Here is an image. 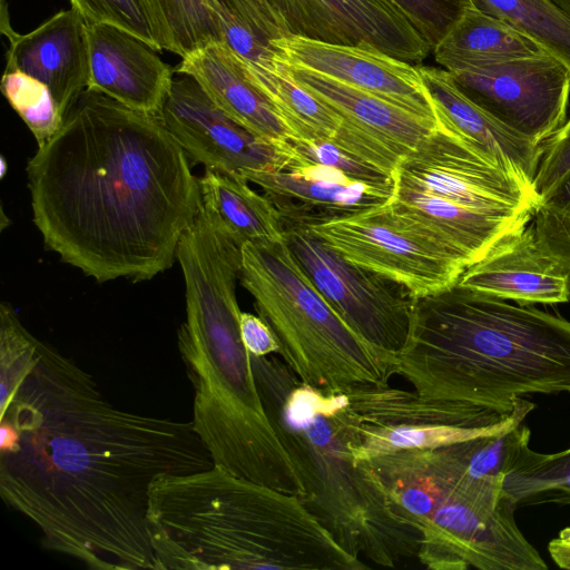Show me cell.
Wrapping results in <instances>:
<instances>
[{"label":"cell","instance_id":"cell-1","mask_svg":"<svg viewBox=\"0 0 570 570\" xmlns=\"http://www.w3.org/2000/svg\"><path fill=\"white\" fill-rule=\"evenodd\" d=\"M0 494L42 546L94 570H157L155 481L214 462L191 422L119 409L92 374L0 309Z\"/></svg>","mask_w":570,"mask_h":570},{"label":"cell","instance_id":"cell-2","mask_svg":"<svg viewBox=\"0 0 570 570\" xmlns=\"http://www.w3.org/2000/svg\"><path fill=\"white\" fill-rule=\"evenodd\" d=\"M27 176L46 246L99 283L171 267L202 206L189 158L160 117L89 89Z\"/></svg>","mask_w":570,"mask_h":570},{"label":"cell","instance_id":"cell-3","mask_svg":"<svg viewBox=\"0 0 570 570\" xmlns=\"http://www.w3.org/2000/svg\"><path fill=\"white\" fill-rule=\"evenodd\" d=\"M186 320L177 346L193 387L195 433L214 465L301 498L303 484L272 426L239 327L240 246L202 206L177 250Z\"/></svg>","mask_w":570,"mask_h":570},{"label":"cell","instance_id":"cell-4","mask_svg":"<svg viewBox=\"0 0 570 570\" xmlns=\"http://www.w3.org/2000/svg\"><path fill=\"white\" fill-rule=\"evenodd\" d=\"M397 360L417 393L501 422L521 399L570 393V321L455 284L413 301Z\"/></svg>","mask_w":570,"mask_h":570},{"label":"cell","instance_id":"cell-5","mask_svg":"<svg viewBox=\"0 0 570 570\" xmlns=\"http://www.w3.org/2000/svg\"><path fill=\"white\" fill-rule=\"evenodd\" d=\"M147 521L158 570L368 569L297 495L218 465L155 481Z\"/></svg>","mask_w":570,"mask_h":570},{"label":"cell","instance_id":"cell-6","mask_svg":"<svg viewBox=\"0 0 570 570\" xmlns=\"http://www.w3.org/2000/svg\"><path fill=\"white\" fill-rule=\"evenodd\" d=\"M250 357L265 412L303 484L304 505L361 559L394 568L416 557L420 532L371 464L355 460L335 394L303 383L276 356Z\"/></svg>","mask_w":570,"mask_h":570},{"label":"cell","instance_id":"cell-7","mask_svg":"<svg viewBox=\"0 0 570 570\" xmlns=\"http://www.w3.org/2000/svg\"><path fill=\"white\" fill-rule=\"evenodd\" d=\"M399 513L420 532L416 558L432 570H546L517 524L505 475L476 478L451 445L367 461Z\"/></svg>","mask_w":570,"mask_h":570},{"label":"cell","instance_id":"cell-8","mask_svg":"<svg viewBox=\"0 0 570 570\" xmlns=\"http://www.w3.org/2000/svg\"><path fill=\"white\" fill-rule=\"evenodd\" d=\"M239 279L273 331L282 360L303 383L338 392L389 384L397 374V355L373 346L337 315L285 239L242 244Z\"/></svg>","mask_w":570,"mask_h":570},{"label":"cell","instance_id":"cell-9","mask_svg":"<svg viewBox=\"0 0 570 570\" xmlns=\"http://www.w3.org/2000/svg\"><path fill=\"white\" fill-rule=\"evenodd\" d=\"M357 462L410 449H436L521 423L535 404L521 399L514 413L494 422L462 404L389 384H356L333 392Z\"/></svg>","mask_w":570,"mask_h":570},{"label":"cell","instance_id":"cell-10","mask_svg":"<svg viewBox=\"0 0 570 570\" xmlns=\"http://www.w3.org/2000/svg\"><path fill=\"white\" fill-rule=\"evenodd\" d=\"M393 179L463 207L534 216L541 205L533 181L436 120L435 128L399 163Z\"/></svg>","mask_w":570,"mask_h":570},{"label":"cell","instance_id":"cell-11","mask_svg":"<svg viewBox=\"0 0 570 570\" xmlns=\"http://www.w3.org/2000/svg\"><path fill=\"white\" fill-rule=\"evenodd\" d=\"M306 228L346 261L402 285L414 299L454 286L466 268L454 253L402 224L385 205Z\"/></svg>","mask_w":570,"mask_h":570},{"label":"cell","instance_id":"cell-12","mask_svg":"<svg viewBox=\"0 0 570 570\" xmlns=\"http://www.w3.org/2000/svg\"><path fill=\"white\" fill-rule=\"evenodd\" d=\"M285 240L313 285L361 337L397 355L410 327L414 298L400 284L342 257L308 228L283 225Z\"/></svg>","mask_w":570,"mask_h":570},{"label":"cell","instance_id":"cell-13","mask_svg":"<svg viewBox=\"0 0 570 570\" xmlns=\"http://www.w3.org/2000/svg\"><path fill=\"white\" fill-rule=\"evenodd\" d=\"M449 72L470 99L539 145L567 121L570 71L551 53Z\"/></svg>","mask_w":570,"mask_h":570},{"label":"cell","instance_id":"cell-14","mask_svg":"<svg viewBox=\"0 0 570 570\" xmlns=\"http://www.w3.org/2000/svg\"><path fill=\"white\" fill-rule=\"evenodd\" d=\"M181 76L174 78L160 119L189 160L244 179L252 170L284 166L287 159L275 144L233 120L194 78Z\"/></svg>","mask_w":570,"mask_h":570},{"label":"cell","instance_id":"cell-15","mask_svg":"<svg viewBox=\"0 0 570 570\" xmlns=\"http://www.w3.org/2000/svg\"><path fill=\"white\" fill-rule=\"evenodd\" d=\"M287 67L298 83L344 120L334 144L391 175L401 159L436 126L435 119L362 89L317 72Z\"/></svg>","mask_w":570,"mask_h":570},{"label":"cell","instance_id":"cell-16","mask_svg":"<svg viewBox=\"0 0 570 570\" xmlns=\"http://www.w3.org/2000/svg\"><path fill=\"white\" fill-rule=\"evenodd\" d=\"M289 36L376 48L410 63L430 46L390 0H267Z\"/></svg>","mask_w":570,"mask_h":570},{"label":"cell","instance_id":"cell-17","mask_svg":"<svg viewBox=\"0 0 570 570\" xmlns=\"http://www.w3.org/2000/svg\"><path fill=\"white\" fill-rule=\"evenodd\" d=\"M274 45L287 66L317 72L435 119L419 69L410 62L368 46L334 45L298 36L275 39Z\"/></svg>","mask_w":570,"mask_h":570},{"label":"cell","instance_id":"cell-18","mask_svg":"<svg viewBox=\"0 0 570 570\" xmlns=\"http://www.w3.org/2000/svg\"><path fill=\"white\" fill-rule=\"evenodd\" d=\"M246 180L263 190L283 225L304 227L383 206L394 191L354 180L330 166L292 159L277 169L252 170Z\"/></svg>","mask_w":570,"mask_h":570},{"label":"cell","instance_id":"cell-19","mask_svg":"<svg viewBox=\"0 0 570 570\" xmlns=\"http://www.w3.org/2000/svg\"><path fill=\"white\" fill-rule=\"evenodd\" d=\"M87 89L124 106L160 117L174 81L158 50L132 33L107 23L88 22Z\"/></svg>","mask_w":570,"mask_h":570},{"label":"cell","instance_id":"cell-20","mask_svg":"<svg viewBox=\"0 0 570 570\" xmlns=\"http://www.w3.org/2000/svg\"><path fill=\"white\" fill-rule=\"evenodd\" d=\"M456 285L519 305L570 301V274L539 247L529 224L503 237L482 259L466 267Z\"/></svg>","mask_w":570,"mask_h":570},{"label":"cell","instance_id":"cell-21","mask_svg":"<svg viewBox=\"0 0 570 570\" xmlns=\"http://www.w3.org/2000/svg\"><path fill=\"white\" fill-rule=\"evenodd\" d=\"M8 38L4 71H21L43 82L66 117L88 87L87 20L73 8L61 10L24 35L8 27Z\"/></svg>","mask_w":570,"mask_h":570},{"label":"cell","instance_id":"cell-22","mask_svg":"<svg viewBox=\"0 0 570 570\" xmlns=\"http://www.w3.org/2000/svg\"><path fill=\"white\" fill-rule=\"evenodd\" d=\"M385 206L402 224L454 253L466 267L482 259L498 242L533 218L475 210L396 181L393 196Z\"/></svg>","mask_w":570,"mask_h":570},{"label":"cell","instance_id":"cell-23","mask_svg":"<svg viewBox=\"0 0 570 570\" xmlns=\"http://www.w3.org/2000/svg\"><path fill=\"white\" fill-rule=\"evenodd\" d=\"M177 71L194 78L220 110L257 137L276 144L293 136L252 80L244 60L225 42L181 58Z\"/></svg>","mask_w":570,"mask_h":570},{"label":"cell","instance_id":"cell-24","mask_svg":"<svg viewBox=\"0 0 570 570\" xmlns=\"http://www.w3.org/2000/svg\"><path fill=\"white\" fill-rule=\"evenodd\" d=\"M435 119L480 146L509 169L534 180L541 145L515 132L470 99L445 69L417 66Z\"/></svg>","mask_w":570,"mask_h":570},{"label":"cell","instance_id":"cell-25","mask_svg":"<svg viewBox=\"0 0 570 570\" xmlns=\"http://www.w3.org/2000/svg\"><path fill=\"white\" fill-rule=\"evenodd\" d=\"M433 53L438 63L453 71L549 52L532 37L473 7L433 49Z\"/></svg>","mask_w":570,"mask_h":570},{"label":"cell","instance_id":"cell-26","mask_svg":"<svg viewBox=\"0 0 570 570\" xmlns=\"http://www.w3.org/2000/svg\"><path fill=\"white\" fill-rule=\"evenodd\" d=\"M203 203L242 246L245 242H282V219L264 195L255 191L246 179L210 169L198 178Z\"/></svg>","mask_w":570,"mask_h":570},{"label":"cell","instance_id":"cell-27","mask_svg":"<svg viewBox=\"0 0 570 570\" xmlns=\"http://www.w3.org/2000/svg\"><path fill=\"white\" fill-rule=\"evenodd\" d=\"M245 65L254 83L272 104L293 136L335 142L344 120L298 83L286 63L283 62L276 69L256 68L246 62Z\"/></svg>","mask_w":570,"mask_h":570},{"label":"cell","instance_id":"cell-28","mask_svg":"<svg viewBox=\"0 0 570 570\" xmlns=\"http://www.w3.org/2000/svg\"><path fill=\"white\" fill-rule=\"evenodd\" d=\"M517 508L546 503L570 504V448L539 453L525 444L503 481Z\"/></svg>","mask_w":570,"mask_h":570},{"label":"cell","instance_id":"cell-29","mask_svg":"<svg viewBox=\"0 0 570 570\" xmlns=\"http://www.w3.org/2000/svg\"><path fill=\"white\" fill-rule=\"evenodd\" d=\"M474 4L535 39L570 71V19L551 0H474Z\"/></svg>","mask_w":570,"mask_h":570},{"label":"cell","instance_id":"cell-30","mask_svg":"<svg viewBox=\"0 0 570 570\" xmlns=\"http://www.w3.org/2000/svg\"><path fill=\"white\" fill-rule=\"evenodd\" d=\"M87 22L121 28L151 47L173 52V40L156 0H70Z\"/></svg>","mask_w":570,"mask_h":570},{"label":"cell","instance_id":"cell-31","mask_svg":"<svg viewBox=\"0 0 570 570\" xmlns=\"http://www.w3.org/2000/svg\"><path fill=\"white\" fill-rule=\"evenodd\" d=\"M1 91L36 138L38 147L62 127L65 116L50 89L38 79L21 71H4Z\"/></svg>","mask_w":570,"mask_h":570},{"label":"cell","instance_id":"cell-32","mask_svg":"<svg viewBox=\"0 0 570 570\" xmlns=\"http://www.w3.org/2000/svg\"><path fill=\"white\" fill-rule=\"evenodd\" d=\"M531 431L523 422L503 431L450 444L476 478L505 475L521 449L530 443Z\"/></svg>","mask_w":570,"mask_h":570},{"label":"cell","instance_id":"cell-33","mask_svg":"<svg viewBox=\"0 0 570 570\" xmlns=\"http://www.w3.org/2000/svg\"><path fill=\"white\" fill-rule=\"evenodd\" d=\"M275 145L286 159L330 166L354 180L376 188L394 190L393 175L366 163L330 140L288 136Z\"/></svg>","mask_w":570,"mask_h":570},{"label":"cell","instance_id":"cell-34","mask_svg":"<svg viewBox=\"0 0 570 570\" xmlns=\"http://www.w3.org/2000/svg\"><path fill=\"white\" fill-rule=\"evenodd\" d=\"M173 40V52L185 58L210 43L224 42L207 0H156Z\"/></svg>","mask_w":570,"mask_h":570},{"label":"cell","instance_id":"cell-35","mask_svg":"<svg viewBox=\"0 0 570 570\" xmlns=\"http://www.w3.org/2000/svg\"><path fill=\"white\" fill-rule=\"evenodd\" d=\"M433 50L474 0H390Z\"/></svg>","mask_w":570,"mask_h":570},{"label":"cell","instance_id":"cell-36","mask_svg":"<svg viewBox=\"0 0 570 570\" xmlns=\"http://www.w3.org/2000/svg\"><path fill=\"white\" fill-rule=\"evenodd\" d=\"M570 173V118L541 144V159L533 180L541 202Z\"/></svg>","mask_w":570,"mask_h":570},{"label":"cell","instance_id":"cell-37","mask_svg":"<svg viewBox=\"0 0 570 570\" xmlns=\"http://www.w3.org/2000/svg\"><path fill=\"white\" fill-rule=\"evenodd\" d=\"M532 219L535 234L570 227V173L541 202Z\"/></svg>","mask_w":570,"mask_h":570},{"label":"cell","instance_id":"cell-38","mask_svg":"<svg viewBox=\"0 0 570 570\" xmlns=\"http://www.w3.org/2000/svg\"><path fill=\"white\" fill-rule=\"evenodd\" d=\"M207 2L212 10L220 7L235 9L274 39L289 36L285 24L267 0H207Z\"/></svg>","mask_w":570,"mask_h":570},{"label":"cell","instance_id":"cell-39","mask_svg":"<svg viewBox=\"0 0 570 570\" xmlns=\"http://www.w3.org/2000/svg\"><path fill=\"white\" fill-rule=\"evenodd\" d=\"M239 327L243 343L252 355L267 356L279 352L273 331L259 315L242 312Z\"/></svg>","mask_w":570,"mask_h":570},{"label":"cell","instance_id":"cell-40","mask_svg":"<svg viewBox=\"0 0 570 570\" xmlns=\"http://www.w3.org/2000/svg\"><path fill=\"white\" fill-rule=\"evenodd\" d=\"M534 235L540 248L570 274V227Z\"/></svg>","mask_w":570,"mask_h":570},{"label":"cell","instance_id":"cell-41","mask_svg":"<svg viewBox=\"0 0 570 570\" xmlns=\"http://www.w3.org/2000/svg\"><path fill=\"white\" fill-rule=\"evenodd\" d=\"M553 562L562 569L570 570V527L564 528L548 544Z\"/></svg>","mask_w":570,"mask_h":570},{"label":"cell","instance_id":"cell-42","mask_svg":"<svg viewBox=\"0 0 570 570\" xmlns=\"http://www.w3.org/2000/svg\"><path fill=\"white\" fill-rule=\"evenodd\" d=\"M570 19V0H551Z\"/></svg>","mask_w":570,"mask_h":570},{"label":"cell","instance_id":"cell-43","mask_svg":"<svg viewBox=\"0 0 570 570\" xmlns=\"http://www.w3.org/2000/svg\"><path fill=\"white\" fill-rule=\"evenodd\" d=\"M7 168H8L7 160H6L4 156H1V170H0L1 178L4 177V175L7 173Z\"/></svg>","mask_w":570,"mask_h":570}]
</instances>
